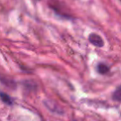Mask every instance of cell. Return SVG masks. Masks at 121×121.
Returning <instances> with one entry per match:
<instances>
[{"label":"cell","mask_w":121,"mask_h":121,"mask_svg":"<svg viewBox=\"0 0 121 121\" xmlns=\"http://www.w3.org/2000/svg\"><path fill=\"white\" fill-rule=\"evenodd\" d=\"M0 81H1L3 84L9 86V87L16 88V84L13 80H10V79H9V78H5V77H4V76H2V77H0Z\"/></svg>","instance_id":"obj_5"},{"label":"cell","mask_w":121,"mask_h":121,"mask_svg":"<svg viewBox=\"0 0 121 121\" xmlns=\"http://www.w3.org/2000/svg\"><path fill=\"white\" fill-rule=\"evenodd\" d=\"M109 71V66L104 63H99L97 66V71L101 75H105Z\"/></svg>","instance_id":"obj_3"},{"label":"cell","mask_w":121,"mask_h":121,"mask_svg":"<svg viewBox=\"0 0 121 121\" xmlns=\"http://www.w3.org/2000/svg\"><path fill=\"white\" fill-rule=\"evenodd\" d=\"M112 99L113 100L117 101V102H120L121 100V86H118L117 89L114 91V92L112 95Z\"/></svg>","instance_id":"obj_4"},{"label":"cell","mask_w":121,"mask_h":121,"mask_svg":"<svg viewBox=\"0 0 121 121\" xmlns=\"http://www.w3.org/2000/svg\"><path fill=\"white\" fill-rule=\"evenodd\" d=\"M0 99L3 101L4 103H5L6 104H13V99L11 96H9V95H7L6 93L0 91Z\"/></svg>","instance_id":"obj_2"},{"label":"cell","mask_w":121,"mask_h":121,"mask_svg":"<svg viewBox=\"0 0 121 121\" xmlns=\"http://www.w3.org/2000/svg\"><path fill=\"white\" fill-rule=\"evenodd\" d=\"M88 39H89L90 42H91L92 45H94L95 47H102L104 46V40L103 38L99 36L96 33H91L88 37Z\"/></svg>","instance_id":"obj_1"}]
</instances>
